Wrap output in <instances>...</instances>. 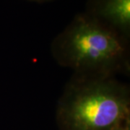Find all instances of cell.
<instances>
[{
	"mask_svg": "<svg viewBox=\"0 0 130 130\" xmlns=\"http://www.w3.org/2000/svg\"><path fill=\"white\" fill-rule=\"evenodd\" d=\"M115 130H130V121H128L123 125Z\"/></svg>",
	"mask_w": 130,
	"mask_h": 130,
	"instance_id": "4",
	"label": "cell"
},
{
	"mask_svg": "<svg viewBox=\"0 0 130 130\" xmlns=\"http://www.w3.org/2000/svg\"><path fill=\"white\" fill-rule=\"evenodd\" d=\"M130 121V90L115 77L74 74L57 103L61 130H115Z\"/></svg>",
	"mask_w": 130,
	"mask_h": 130,
	"instance_id": "2",
	"label": "cell"
},
{
	"mask_svg": "<svg viewBox=\"0 0 130 130\" xmlns=\"http://www.w3.org/2000/svg\"><path fill=\"white\" fill-rule=\"evenodd\" d=\"M31 1H35V2H46V1H48V0H31Z\"/></svg>",
	"mask_w": 130,
	"mask_h": 130,
	"instance_id": "5",
	"label": "cell"
},
{
	"mask_svg": "<svg viewBox=\"0 0 130 130\" xmlns=\"http://www.w3.org/2000/svg\"><path fill=\"white\" fill-rule=\"evenodd\" d=\"M85 14L129 41L130 0H89Z\"/></svg>",
	"mask_w": 130,
	"mask_h": 130,
	"instance_id": "3",
	"label": "cell"
},
{
	"mask_svg": "<svg viewBox=\"0 0 130 130\" xmlns=\"http://www.w3.org/2000/svg\"><path fill=\"white\" fill-rule=\"evenodd\" d=\"M51 54L74 74L115 77L129 72V41L87 14H77L52 41Z\"/></svg>",
	"mask_w": 130,
	"mask_h": 130,
	"instance_id": "1",
	"label": "cell"
}]
</instances>
